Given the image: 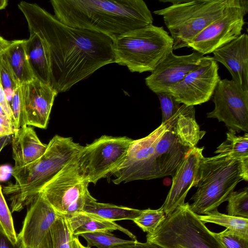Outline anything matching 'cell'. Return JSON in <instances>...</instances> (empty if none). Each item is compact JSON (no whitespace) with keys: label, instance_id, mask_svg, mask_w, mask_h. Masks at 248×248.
Masks as SVG:
<instances>
[{"label":"cell","instance_id":"1","mask_svg":"<svg viewBox=\"0 0 248 248\" xmlns=\"http://www.w3.org/2000/svg\"><path fill=\"white\" fill-rule=\"evenodd\" d=\"M18 7L30 33H37L46 45L50 85L58 93L114 62L113 39L109 36L65 25L36 3L21 1Z\"/></svg>","mask_w":248,"mask_h":248},{"label":"cell","instance_id":"2","mask_svg":"<svg viewBox=\"0 0 248 248\" xmlns=\"http://www.w3.org/2000/svg\"><path fill=\"white\" fill-rule=\"evenodd\" d=\"M54 16L72 27L101 33L112 39L152 25L153 17L142 0H52Z\"/></svg>","mask_w":248,"mask_h":248},{"label":"cell","instance_id":"3","mask_svg":"<svg viewBox=\"0 0 248 248\" xmlns=\"http://www.w3.org/2000/svg\"><path fill=\"white\" fill-rule=\"evenodd\" d=\"M83 146L71 137L55 135L44 154L26 166L13 168L15 182L4 187L10 197L12 212H19L31 204L42 187L75 159Z\"/></svg>","mask_w":248,"mask_h":248},{"label":"cell","instance_id":"4","mask_svg":"<svg viewBox=\"0 0 248 248\" xmlns=\"http://www.w3.org/2000/svg\"><path fill=\"white\" fill-rule=\"evenodd\" d=\"M242 180H248V159L239 160L217 155L203 157L195 183L197 187L189 204L197 215H205L227 201Z\"/></svg>","mask_w":248,"mask_h":248},{"label":"cell","instance_id":"5","mask_svg":"<svg viewBox=\"0 0 248 248\" xmlns=\"http://www.w3.org/2000/svg\"><path fill=\"white\" fill-rule=\"evenodd\" d=\"M171 5L154 12L163 17L170 33L173 50L187 47L203 29L242 0H172Z\"/></svg>","mask_w":248,"mask_h":248},{"label":"cell","instance_id":"6","mask_svg":"<svg viewBox=\"0 0 248 248\" xmlns=\"http://www.w3.org/2000/svg\"><path fill=\"white\" fill-rule=\"evenodd\" d=\"M173 40L163 27L153 24L113 39L114 62L131 72H152L173 51Z\"/></svg>","mask_w":248,"mask_h":248},{"label":"cell","instance_id":"7","mask_svg":"<svg viewBox=\"0 0 248 248\" xmlns=\"http://www.w3.org/2000/svg\"><path fill=\"white\" fill-rule=\"evenodd\" d=\"M189 205L185 203L166 216L155 231L147 233L146 242L163 248H225Z\"/></svg>","mask_w":248,"mask_h":248},{"label":"cell","instance_id":"8","mask_svg":"<svg viewBox=\"0 0 248 248\" xmlns=\"http://www.w3.org/2000/svg\"><path fill=\"white\" fill-rule=\"evenodd\" d=\"M161 124L147 136L132 140L122 164L111 174L115 185L135 180H149L171 176L168 167L156 150L158 140L165 131Z\"/></svg>","mask_w":248,"mask_h":248},{"label":"cell","instance_id":"9","mask_svg":"<svg viewBox=\"0 0 248 248\" xmlns=\"http://www.w3.org/2000/svg\"><path fill=\"white\" fill-rule=\"evenodd\" d=\"M133 140L103 135L82 147L76 156L81 178L95 185L111 174L123 162Z\"/></svg>","mask_w":248,"mask_h":248},{"label":"cell","instance_id":"10","mask_svg":"<svg viewBox=\"0 0 248 248\" xmlns=\"http://www.w3.org/2000/svg\"><path fill=\"white\" fill-rule=\"evenodd\" d=\"M76 159L66 165L39 192L59 214L66 217L82 211L90 194L89 184L79 173Z\"/></svg>","mask_w":248,"mask_h":248},{"label":"cell","instance_id":"11","mask_svg":"<svg viewBox=\"0 0 248 248\" xmlns=\"http://www.w3.org/2000/svg\"><path fill=\"white\" fill-rule=\"evenodd\" d=\"M214 109L207 117L217 119L236 132H248V92L232 79H220L213 95Z\"/></svg>","mask_w":248,"mask_h":248},{"label":"cell","instance_id":"12","mask_svg":"<svg viewBox=\"0 0 248 248\" xmlns=\"http://www.w3.org/2000/svg\"><path fill=\"white\" fill-rule=\"evenodd\" d=\"M248 12V1L232 8L223 16L203 29L188 44L187 47L204 55L213 53L242 34Z\"/></svg>","mask_w":248,"mask_h":248},{"label":"cell","instance_id":"13","mask_svg":"<svg viewBox=\"0 0 248 248\" xmlns=\"http://www.w3.org/2000/svg\"><path fill=\"white\" fill-rule=\"evenodd\" d=\"M218 65L208 56L200 66L192 71L167 94L180 104L194 106L208 101L221 79Z\"/></svg>","mask_w":248,"mask_h":248},{"label":"cell","instance_id":"14","mask_svg":"<svg viewBox=\"0 0 248 248\" xmlns=\"http://www.w3.org/2000/svg\"><path fill=\"white\" fill-rule=\"evenodd\" d=\"M207 57L195 51L181 56L174 54L172 51L145 78V84L156 94L168 93L188 74L200 66Z\"/></svg>","mask_w":248,"mask_h":248},{"label":"cell","instance_id":"15","mask_svg":"<svg viewBox=\"0 0 248 248\" xmlns=\"http://www.w3.org/2000/svg\"><path fill=\"white\" fill-rule=\"evenodd\" d=\"M20 87L23 106L21 126L27 125L46 129L58 93L49 84L35 78Z\"/></svg>","mask_w":248,"mask_h":248},{"label":"cell","instance_id":"16","mask_svg":"<svg viewBox=\"0 0 248 248\" xmlns=\"http://www.w3.org/2000/svg\"><path fill=\"white\" fill-rule=\"evenodd\" d=\"M30 204L21 231L17 235L22 248H37L60 215L40 193Z\"/></svg>","mask_w":248,"mask_h":248},{"label":"cell","instance_id":"17","mask_svg":"<svg viewBox=\"0 0 248 248\" xmlns=\"http://www.w3.org/2000/svg\"><path fill=\"white\" fill-rule=\"evenodd\" d=\"M204 147L191 148L172 177V185L161 208L166 216L184 204L189 190L194 186L198 170L203 157Z\"/></svg>","mask_w":248,"mask_h":248},{"label":"cell","instance_id":"18","mask_svg":"<svg viewBox=\"0 0 248 248\" xmlns=\"http://www.w3.org/2000/svg\"><path fill=\"white\" fill-rule=\"evenodd\" d=\"M212 59L221 63L230 72L232 80L248 92V36L242 33L237 38L213 52Z\"/></svg>","mask_w":248,"mask_h":248},{"label":"cell","instance_id":"19","mask_svg":"<svg viewBox=\"0 0 248 248\" xmlns=\"http://www.w3.org/2000/svg\"><path fill=\"white\" fill-rule=\"evenodd\" d=\"M12 135L14 168L21 167L34 162L46 150L47 144L42 142L33 128L30 126L20 127Z\"/></svg>","mask_w":248,"mask_h":248},{"label":"cell","instance_id":"20","mask_svg":"<svg viewBox=\"0 0 248 248\" xmlns=\"http://www.w3.org/2000/svg\"><path fill=\"white\" fill-rule=\"evenodd\" d=\"M26 52L34 78L50 85L49 57L44 41L36 33L30 32L25 42Z\"/></svg>","mask_w":248,"mask_h":248},{"label":"cell","instance_id":"21","mask_svg":"<svg viewBox=\"0 0 248 248\" xmlns=\"http://www.w3.org/2000/svg\"><path fill=\"white\" fill-rule=\"evenodd\" d=\"M74 236L96 232H112L118 230L126 234L132 240L136 237L129 230L111 221L97 216L81 211L66 217Z\"/></svg>","mask_w":248,"mask_h":248},{"label":"cell","instance_id":"22","mask_svg":"<svg viewBox=\"0 0 248 248\" xmlns=\"http://www.w3.org/2000/svg\"><path fill=\"white\" fill-rule=\"evenodd\" d=\"M195 108L192 106L182 105L180 112L173 126L179 141L184 146L193 148L205 134L200 130L195 118Z\"/></svg>","mask_w":248,"mask_h":248},{"label":"cell","instance_id":"23","mask_svg":"<svg viewBox=\"0 0 248 248\" xmlns=\"http://www.w3.org/2000/svg\"><path fill=\"white\" fill-rule=\"evenodd\" d=\"M26 40L12 41L3 53L19 85L35 78L30 67L25 49Z\"/></svg>","mask_w":248,"mask_h":248},{"label":"cell","instance_id":"24","mask_svg":"<svg viewBox=\"0 0 248 248\" xmlns=\"http://www.w3.org/2000/svg\"><path fill=\"white\" fill-rule=\"evenodd\" d=\"M82 211L115 222L124 219L133 220L140 215L141 210L98 202L90 194L87 198Z\"/></svg>","mask_w":248,"mask_h":248},{"label":"cell","instance_id":"25","mask_svg":"<svg viewBox=\"0 0 248 248\" xmlns=\"http://www.w3.org/2000/svg\"><path fill=\"white\" fill-rule=\"evenodd\" d=\"M236 133L229 129L226 140L217 147L215 153L232 159H248V134L237 136Z\"/></svg>","mask_w":248,"mask_h":248},{"label":"cell","instance_id":"26","mask_svg":"<svg viewBox=\"0 0 248 248\" xmlns=\"http://www.w3.org/2000/svg\"><path fill=\"white\" fill-rule=\"evenodd\" d=\"M203 223H212L220 225L239 235L248 238V218L220 213L217 209L205 215H197Z\"/></svg>","mask_w":248,"mask_h":248},{"label":"cell","instance_id":"27","mask_svg":"<svg viewBox=\"0 0 248 248\" xmlns=\"http://www.w3.org/2000/svg\"><path fill=\"white\" fill-rule=\"evenodd\" d=\"M50 231L53 248H72L74 236L66 217L60 215Z\"/></svg>","mask_w":248,"mask_h":248},{"label":"cell","instance_id":"28","mask_svg":"<svg viewBox=\"0 0 248 248\" xmlns=\"http://www.w3.org/2000/svg\"><path fill=\"white\" fill-rule=\"evenodd\" d=\"M87 243V247L113 248L115 246L131 243L133 240H126L116 237L111 232H96L80 234Z\"/></svg>","mask_w":248,"mask_h":248},{"label":"cell","instance_id":"29","mask_svg":"<svg viewBox=\"0 0 248 248\" xmlns=\"http://www.w3.org/2000/svg\"><path fill=\"white\" fill-rule=\"evenodd\" d=\"M166 217L161 207L157 209L149 208L141 210L140 215L132 221L143 232L151 233L155 231Z\"/></svg>","mask_w":248,"mask_h":248},{"label":"cell","instance_id":"30","mask_svg":"<svg viewBox=\"0 0 248 248\" xmlns=\"http://www.w3.org/2000/svg\"><path fill=\"white\" fill-rule=\"evenodd\" d=\"M228 215L241 218H248V188L240 191L232 192L227 199Z\"/></svg>","mask_w":248,"mask_h":248},{"label":"cell","instance_id":"31","mask_svg":"<svg viewBox=\"0 0 248 248\" xmlns=\"http://www.w3.org/2000/svg\"><path fill=\"white\" fill-rule=\"evenodd\" d=\"M0 84L10 105L15 91L19 85L16 81L3 52L0 53Z\"/></svg>","mask_w":248,"mask_h":248},{"label":"cell","instance_id":"32","mask_svg":"<svg viewBox=\"0 0 248 248\" xmlns=\"http://www.w3.org/2000/svg\"><path fill=\"white\" fill-rule=\"evenodd\" d=\"M0 229L14 244L18 243L13 218L0 185Z\"/></svg>","mask_w":248,"mask_h":248},{"label":"cell","instance_id":"33","mask_svg":"<svg viewBox=\"0 0 248 248\" xmlns=\"http://www.w3.org/2000/svg\"><path fill=\"white\" fill-rule=\"evenodd\" d=\"M160 101L162 111L163 124H170L179 114L182 105L167 93L156 94Z\"/></svg>","mask_w":248,"mask_h":248},{"label":"cell","instance_id":"34","mask_svg":"<svg viewBox=\"0 0 248 248\" xmlns=\"http://www.w3.org/2000/svg\"><path fill=\"white\" fill-rule=\"evenodd\" d=\"M215 234L225 248H248V238L227 229Z\"/></svg>","mask_w":248,"mask_h":248},{"label":"cell","instance_id":"35","mask_svg":"<svg viewBox=\"0 0 248 248\" xmlns=\"http://www.w3.org/2000/svg\"><path fill=\"white\" fill-rule=\"evenodd\" d=\"M10 107L13 113L15 127L16 129L17 130L21 127L23 113V106L20 85L15 91Z\"/></svg>","mask_w":248,"mask_h":248},{"label":"cell","instance_id":"36","mask_svg":"<svg viewBox=\"0 0 248 248\" xmlns=\"http://www.w3.org/2000/svg\"><path fill=\"white\" fill-rule=\"evenodd\" d=\"M16 130L13 121L6 114L0 106V138L10 136Z\"/></svg>","mask_w":248,"mask_h":248},{"label":"cell","instance_id":"37","mask_svg":"<svg viewBox=\"0 0 248 248\" xmlns=\"http://www.w3.org/2000/svg\"><path fill=\"white\" fill-rule=\"evenodd\" d=\"M113 248H163L155 244L146 242L141 243L138 240H133L131 243L122 244Z\"/></svg>","mask_w":248,"mask_h":248},{"label":"cell","instance_id":"38","mask_svg":"<svg viewBox=\"0 0 248 248\" xmlns=\"http://www.w3.org/2000/svg\"><path fill=\"white\" fill-rule=\"evenodd\" d=\"M0 106L2 108L6 114L13 121V123L14 125L13 115L11 108V107L6 99L4 92L1 86H0Z\"/></svg>","mask_w":248,"mask_h":248},{"label":"cell","instance_id":"39","mask_svg":"<svg viewBox=\"0 0 248 248\" xmlns=\"http://www.w3.org/2000/svg\"><path fill=\"white\" fill-rule=\"evenodd\" d=\"M0 248H22L20 243L14 244L0 229Z\"/></svg>","mask_w":248,"mask_h":248},{"label":"cell","instance_id":"40","mask_svg":"<svg viewBox=\"0 0 248 248\" xmlns=\"http://www.w3.org/2000/svg\"><path fill=\"white\" fill-rule=\"evenodd\" d=\"M11 41L6 40L0 35V53L3 51L9 46Z\"/></svg>","mask_w":248,"mask_h":248},{"label":"cell","instance_id":"41","mask_svg":"<svg viewBox=\"0 0 248 248\" xmlns=\"http://www.w3.org/2000/svg\"><path fill=\"white\" fill-rule=\"evenodd\" d=\"M72 248H90L87 247H85L82 245L80 242L78 236H74L73 242H72Z\"/></svg>","mask_w":248,"mask_h":248},{"label":"cell","instance_id":"42","mask_svg":"<svg viewBox=\"0 0 248 248\" xmlns=\"http://www.w3.org/2000/svg\"><path fill=\"white\" fill-rule=\"evenodd\" d=\"M9 136H6L0 138V151L1 149L7 144L8 142V138Z\"/></svg>","mask_w":248,"mask_h":248},{"label":"cell","instance_id":"43","mask_svg":"<svg viewBox=\"0 0 248 248\" xmlns=\"http://www.w3.org/2000/svg\"><path fill=\"white\" fill-rule=\"evenodd\" d=\"M37 248H53V247L50 243H43L41 244Z\"/></svg>","mask_w":248,"mask_h":248},{"label":"cell","instance_id":"44","mask_svg":"<svg viewBox=\"0 0 248 248\" xmlns=\"http://www.w3.org/2000/svg\"><path fill=\"white\" fill-rule=\"evenodd\" d=\"M8 1L7 0H0V10L5 9L8 5Z\"/></svg>","mask_w":248,"mask_h":248},{"label":"cell","instance_id":"45","mask_svg":"<svg viewBox=\"0 0 248 248\" xmlns=\"http://www.w3.org/2000/svg\"></svg>","mask_w":248,"mask_h":248}]
</instances>
